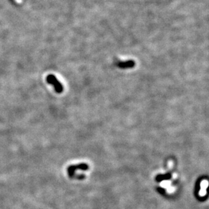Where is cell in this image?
<instances>
[{
    "label": "cell",
    "mask_w": 209,
    "mask_h": 209,
    "mask_svg": "<svg viewBox=\"0 0 209 209\" xmlns=\"http://www.w3.org/2000/svg\"><path fill=\"white\" fill-rule=\"evenodd\" d=\"M46 81L49 84H52L54 86L55 91H56V93L60 94V93L62 92L64 88H63L62 84L58 81V80L57 79L56 77L54 74H49V75L47 76Z\"/></svg>",
    "instance_id": "6da1fadb"
},
{
    "label": "cell",
    "mask_w": 209,
    "mask_h": 209,
    "mask_svg": "<svg viewBox=\"0 0 209 209\" xmlns=\"http://www.w3.org/2000/svg\"><path fill=\"white\" fill-rule=\"evenodd\" d=\"M117 64L120 68H131L135 66V62L133 60H128L125 62H119Z\"/></svg>",
    "instance_id": "7a4b0ae2"
}]
</instances>
